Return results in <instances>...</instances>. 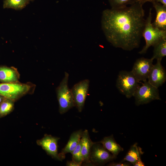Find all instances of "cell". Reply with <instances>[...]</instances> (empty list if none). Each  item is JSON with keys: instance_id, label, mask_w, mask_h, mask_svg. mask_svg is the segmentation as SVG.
Segmentation results:
<instances>
[{"instance_id": "8fae6325", "label": "cell", "mask_w": 166, "mask_h": 166, "mask_svg": "<svg viewBox=\"0 0 166 166\" xmlns=\"http://www.w3.org/2000/svg\"><path fill=\"white\" fill-rule=\"evenodd\" d=\"M161 60H157L156 63L153 65L148 78V81L153 86L158 88L166 80V72L162 65Z\"/></svg>"}, {"instance_id": "30bf717a", "label": "cell", "mask_w": 166, "mask_h": 166, "mask_svg": "<svg viewBox=\"0 0 166 166\" xmlns=\"http://www.w3.org/2000/svg\"><path fill=\"white\" fill-rule=\"evenodd\" d=\"M60 139L59 137L45 134L42 138L37 141V143L48 155L53 158L61 161L58 152L57 143Z\"/></svg>"}, {"instance_id": "83f0119b", "label": "cell", "mask_w": 166, "mask_h": 166, "mask_svg": "<svg viewBox=\"0 0 166 166\" xmlns=\"http://www.w3.org/2000/svg\"><path fill=\"white\" fill-rule=\"evenodd\" d=\"M30 1H34V0H29Z\"/></svg>"}, {"instance_id": "8992f818", "label": "cell", "mask_w": 166, "mask_h": 166, "mask_svg": "<svg viewBox=\"0 0 166 166\" xmlns=\"http://www.w3.org/2000/svg\"><path fill=\"white\" fill-rule=\"evenodd\" d=\"M133 97L136 106L148 103L156 100H161L158 88L151 84L147 81L144 82L136 91Z\"/></svg>"}, {"instance_id": "9c48e42d", "label": "cell", "mask_w": 166, "mask_h": 166, "mask_svg": "<svg viewBox=\"0 0 166 166\" xmlns=\"http://www.w3.org/2000/svg\"><path fill=\"white\" fill-rule=\"evenodd\" d=\"M153 60L141 57L136 60L131 71L138 81H147L152 67Z\"/></svg>"}, {"instance_id": "52a82bcc", "label": "cell", "mask_w": 166, "mask_h": 166, "mask_svg": "<svg viewBox=\"0 0 166 166\" xmlns=\"http://www.w3.org/2000/svg\"><path fill=\"white\" fill-rule=\"evenodd\" d=\"M116 158L99 142H94L90 151L89 160L94 165H103Z\"/></svg>"}, {"instance_id": "7402d4cb", "label": "cell", "mask_w": 166, "mask_h": 166, "mask_svg": "<svg viewBox=\"0 0 166 166\" xmlns=\"http://www.w3.org/2000/svg\"><path fill=\"white\" fill-rule=\"evenodd\" d=\"M82 142L81 139L77 146L71 153L72 155V159L74 162L79 164L82 163V157L81 152Z\"/></svg>"}, {"instance_id": "484cf974", "label": "cell", "mask_w": 166, "mask_h": 166, "mask_svg": "<svg viewBox=\"0 0 166 166\" xmlns=\"http://www.w3.org/2000/svg\"><path fill=\"white\" fill-rule=\"evenodd\" d=\"M146 2H159L162 5L166 6V0H146Z\"/></svg>"}, {"instance_id": "4316f807", "label": "cell", "mask_w": 166, "mask_h": 166, "mask_svg": "<svg viewBox=\"0 0 166 166\" xmlns=\"http://www.w3.org/2000/svg\"><path fill=\"white\" fill-rule=\"evenodd\" d=\"M4 98V97L0 95V104L3 101Z\"/></svg>"}, {"instance_id": "d6986e66", "label": "cell", "mask_w": 166, "mask_h": 166, "mask_svg": "<svg viewBox=\"0 0 166 166\" xmlns=\"http://www.w3.org/2000/svg\"><path fill=\"white\" fill-rule=\"evenodd\" d=\"M29 0H4L3 8L21 10L25 7L30 3Z\"/></svg>"}, {"instance_id": "277c9868", "label": "cell", "mask_w": 166, "mask_h": 166, "mask_svg": "<svg viewBox=\"0 0 166 166\" xmlns=\"http://www.w3.org/2000/svg\"><path fill=\"white\" fill-rule=\"evenodd\" d=\"M69 77L68 73L65 72L64 78L56 89L59 111L61 114L66 113L75 106L71 89L68 86Z\"/></svg>"}, {"instance_id": "5b68a950", "label": "cell", "mask_w": 166, "mask_h": 166, "mask_svg": "<svg viewBox=\"0 0 166 166\" xmlns=\"http://www.w3.org/2000/svg\"><path fill=\"white\" fill-rule=\"evenodd\" d=\"M139 82L131 71L122 70L118 75L116 86L120 93L129 98L133 96L139 86Z\"/></svg>"}, {"instance_id": "7c38bea8", "label": "cell", "mask_w": 166, "mask_h": 166, "mask_svg": "<svg viewBox=\"0 0 166 166\" xmlns=\"http://www.w3.org/2000/svg\"><path fill=\"white\" fill-rule=\"evenodd\" d=\"M156 12V17L152 23L155 27L166 31V6L155 2H152Z\"/></svg>"}, {"instance_id": "ba28073f", "label": "cell", "mask_w": 166, "mask_h": 166, "mask_svg": "<svg viewBox=\"0 0 166 166\" xmlns=\"http://www.w3.org/2000/svg\"><path fill=\"white\" fill-rule=\"evenodd\" d=\"M89 84V80L85 79L75 84L71 89L75 106L79 112H81L84 108Z\"/></svg>"}, {"instance_id": "4fadbf2b", "label": "cell", "mask_w": 166, "mask_h": 166, "mask_svg": "<svg viewBox=\"0 0 166 166\" xmlns=\"http://www.w3.org/2000/svg\"><path fill=\"white\" fill-rule=\"evenodd\" d=\"M82 132V130H79L74 132L71 134L67 143L59 153L62 160L65 158L66 154L71 153L76 148L81 140Z\"/></svg>"}, {"instance_id": "44dd1931", "label": "cell", "mask_w": 166, "mask_h": 166, "mask_svg": "<svg viewBox=\"0 0 166 166\" xmlns=\"http://www.w3.org/2000/svg\"><path fill=\"white\" fill-rule=\"evenodd\" d=\"M109 4L113 9L124 8L128 5H131L138 0H108Z\"/></svg>"}, {"instance_id": "603a6c76", "label": "cell", "mask_w": 166, "mask_h": 166, "mask_svg": "<svg viewBox=\"0 0 166 166\" xmlns=\"http://www.w3.org/2000/svg\"><path fill=\"white\" fill-rule=\"evenodd\" d=\"M132 164L131 163L127 162H120L119 163L112 162L110 163L107 165L109 166H129Z\"/></svg>"}, {"instance_id": "d4e9b609", "label": "cell", "mask_w": 166, "mask_h": 166, "mask_svg": "<svg viewBox=\"0 0 166 166\" xmlns=\"http://www.w3.org/2000/svg\"><path fill=\"white\" fill-rule=\"evenodd\" d=\"M134 166H144V164L142 161L141 158H140L133 164Z\"/></svg>"}, {"instance_id": "cb8c5ba5", "label": "cell", "mask_w": 166, "mask_h": 166, "mask_svg": "<svg viewBox=\"0 0 166 166\" xmlns=\"http://www.w3.org/2000/svg\"><path fill=\"white\" fill-rule=\"evenodd\" d=\"M82 164L77 163L73 160L67 161L66 163L67 166H80Z\"/></svg>"}, {"instance_id": "5bb4252c", "label": "cell", "mask_w": 166, "mask_h": 166, "mask_svg": "<svg viewBox=\"0 0 166 166\" xmlns=\"http://www.w3.org/2000/svg\"><path fill=\"white\" fill-rule=\"evenodd\" d=\"M82 142L81 152L82 157V163L85 164H91L89 156L92 146L94 142L90 138L88 130L83 131L81 137Z\"/></svg>"}, {"instance_id": "3957f363", "label": "cell", "mask_w": 166, "mask_h": 166, "mask_svg": "<svg viewBox=\"0 0 166 166\" xmlns=\"http://www.w3.org/2000/svg\"><path fill=\"white\" fill-rule=\"evenodd\" d=\"M152 9H149V15L145 19L144 27L142 34L145 41V45L139 53H145L149 48L153 46L157 42L164 38L166 37V31L161 30L154 26L152 23Z\"/></svg>"}, {"instance_id": "e0dca14e", "label": "cell", "mask_w": 166, "mask_h": 166, "mask_svg": "<svg viewBox=\"0 0 166 166\" xmlns=\"http://www.w3.org/2000/svg\"><path fill=\"white\" fill-rule=\"evenodd\" d=\"M143 153L141 148L138 146L137 143H135L131 146L127 153L121 162H128L133 165L141 158Z\"/></svg>"}, {"instance_id": "ac0fdd59", "label": "cell", "mask_w": 166, "mask_h": 166, "mask_svg": "<svg viewBox=\"0 0 166 166\" xmlns=\"http://www.w3.org/2000/svg\"><path fill=\"white\" fill-rule=\"evenodd\" d=\"M153 54L151 58L162 60L166 56V37L161 39L153 46Z\"/></svg>"}, {"instance_id": "ffe728a7", "label": "cell", "mask_w": 166, "mask_h": 166, "mask_svg": "<svg viewBox=\"0 0 166 166\" xmlns=\"http://www.w3.org/2000/svg\"><path fill=\"white\" fill-rule=\"evenodd\" d=\"M14 101L5 98L0 104V118L3 117L12 112L14 109Z\"/></svg>"}, {"instance_id": "6da1fadb", "label": "cell", "mask_w": 166, "mask_h": 166, "mask_svg": "<svg viewBox=\"0 0 166 166\" xmlns=\"http://www.w3.org/2000/svg\"><path fill=\"white\" fill-rule=\"evenodd\" d=\"M146 2L138 0L129 6L103 11L102 29L113 46L127 51L139 47L145 23L143 5Z\"/></svg>"}, {"instance_id": "9a60e30c", "label": "cell", "mask_w": 166, "mask_h": 166, "mask_svg": "<svg viewBox=\"0 0 166 166\" xmlns=\"http://www.w3.org/2000/svg\"><path fill=\"white\" fill-rule=\"evenodd\" d=\"M20 75L17 69L14 67L0 66V81L10 83L19 81Z\"/></svg>"}, {"instance_id": "2e32d148", "label": "cell", "mask_w": 166, "mask_h": 166, "mask_svg": "<svg viewBox=\"0 0 166 166\" xmlns=\"http://www.w3.org/2000/svg\"><path fill=\"white\" fill-rule=\"evenodd\" d=\"M99 142L116 158L119 153L124 150L116 142L113 135L105 137Z\"/></svg>"}, {"instance_id": "7a4b0ae2", "label": "cell", "mask_w": 166, "mask_h": 166, "mask_svg": "<svg viewBox=\"0 0 166 166\" xmlns=\"http://www.w3.org/2000/svg\"><path fill=\"white\" fill-rule=\"evenodd\" d=\"M36 85L30 82L19 81L0 83V95L15 101L24 96L33 93Z\"/></svg>"}]
</instances>
